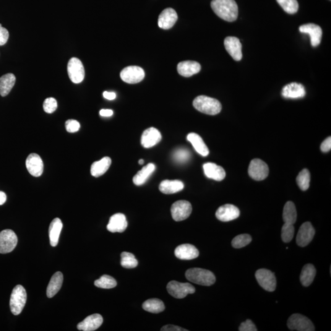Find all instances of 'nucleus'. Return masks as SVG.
<instances>
[{"instance_id": "f257e3e1", "label": "nucleus", "mask_w": 331, "mask_h": 331, "mask_svg": "<svg viewBox=\"0 0 331 331\" xmlns=\"http://www.w3.org/2000/svg\"><path fill=\"white\" fill-rule=\"evenodd\" d=\"M211 7L215 14L227 22L238 19V6L234 0H212Z\"/></svg>"}, {"instance_id": "f03ea898", "label": "nucleus", "mask_w": 331, "mask_h": 331, "mask_svg": "<svg viewBox=\"0 0 331 331\" xmlns=\"http://www.w3.org/2000/svg\"><path fill=\"white\" fill-rule=\"evenodd\" d=\"M193 105L200 113L210 116L220 113L222 108L220 101L204 95L198 96L195 99Z\"/></svg>"}, {"instance_id": "7ed1b4c3", "label": "nucleus", "mask_w": 331, "mask_h": 331, "mask_svg": "<svg viewBox=\"0 0 331 331\" xmlns=\"http://www.w3.org/2000/svg\"><path fill=\"white\" fill-rule=\"evenodd\" d=\"M186 277L187 280L191 282L202 286L212 285L216 281L215 276L213 272L200 268H191L188 269Z\"/></svg>"}, {"instance_id": "20e7f679", "label": "nucleus", "mask_w": 331, "mask_h": 331, "mask_svg": "<svg viewBox=\"0 0 331 331\" xmlns=\"http://www.w3.org/2000/svg\"><path fill=\"white\" fill-rule=\"evenodd\" d=\"M27 295L25 288L18 285L13 289L10 299V309L12 314L18 315L22 312L27 302Z\"/></svg>"}, {"instance_id": "39448f33", "label": "nucleus", "mask_w": 331, "mask_h": 331, "mask_svg": "<svg viewBox=\"0 0 331 331\" xmlns=\"http://www.w3.org/2000/svg\"><path fill=\"white\" fill-rule=\"evenodd\" d=\"M169 294L176 299H183L189 294H194L196 291L194 286L189 283H181L171 281L167 285Z\"/></svg>"}, {"instance_id": "423d86ee", "label": "nucleus", "mask_w": 331, "mask_h": 331, "mask_svg": "<svg viewBox=\"0 0 331 331\" xmlns=\"http://www.w3.org/2000/svg\"><path fill=\"white\" fill-rule=\"evenodd\" d=\"M287 325L289 329L291 331H314L315 327L311 320L308 318L301 314L292 315L289 318Z\"/></svg>"}, {"instance_id": "0eeeda50", "label": "nucleus", "mask_w": 331, "mask_h": 331, "mask_svg": "<svg viewBox=\"0 0 331 331\" xmlns=\"http://www.w3.org/2000/svg\"><path fill=\"white\" fill-rule=\"evenodd\" d=\"M171 212L174 221H181L186 220L191 215L192 204L186 200H177L172 205Z\"/></svg>"}, {"instance_id": "6e6552de", "label": "nucleus", "mask_w": 331, "mask_h": 331, "mask_svg": "<svg viewBox=\"0 0 331 331\" xmlns=\"http://www.w3.org/2000/svg\"><path fill=\"white\" fill-rule=\"evenodd\" d=\"M17 236L12 230L5 229L0 233V254L11 252L16 247Z\"/></svg>"}, {"instance_id": "1a4fd4ad", "label": "nucleus", "mask_w": 331, "mask_h": 331, "mask_svg": "<svg viewBox=\"0 0 331 331\" xmlns=\"http://www.w3.org/2000/svg\"><path fill=\"white\" fill-rule=\"evenodd\" d=\"M269 167L260 159H254L250 163L249 174L255 181H263L269 175Z\"/></svg>"}, {"instance_id": "9d476101", "label": "nucleus", "mask_w": 331, "mask_h": 331, "mask_svg": "<svg viewBox=\"0 0 331 331\" xmlns=\"http://www.w3.org/2000/svg\"><path fill=\"white\" fill-rule=\"evenodd\" d=\"M255 277L259 285L265 290L269 292L275 290L277 281L274 273L269 270L261 269L255 273Z\"/></svg>"}, {"instance_id": "9b49d317", "label": "nucleus", "mask_w": 331, "mask_h": 331, "mask_svg": "<svg viewBox=\"0 0 331 331\" xmlns=\"http://www.w3.org/2000/svg\"><path fill=\"white\" fill-rule=\"evenodd\" d=\"M67 73L73 83L82 82L85 77V69L82 62L75 57L70 59L67 64Z\"/></svg>"}, {"instance_id": "f8f14e48", "label": "nucleus", "mask_w": 331, "mask_h": 331, "mask_svg": "<svg viewBox=\"0 0 331 331\" xmlns=\"http://www.w3.org/2000/svg\"><path fill=\"white\" fill-rule=\"evenodd\" d=\"M121 77L124 82L134 84L141 82L144 79L145 72L144 69L139 66H130L122 70Z\"/></svg>"}, {"instance_id": "ddd939ff", "label": "nucleus", "mask_w": 331, "mask_h": 331, "mask_svg": "<svg viewBox=\"0 0 331 331\" xmlns=\"http://www.w3.org/2000/svg\"><path fill=\"white\" fill-rule=\"evenodd\" d=\"M315 231L310 222H306L301 225L296 237L297 244L300 247H306L311 243L314 238Z\"/></svg>"}, {"instance_id": "4468645a", "label": "nucleus", "mask_w": 331, "mask_h": 331, "mask_svg": "<svg viewBox=\"0 0 331 331\" xmlns=\"http://www.w3.org/2000/svg\"><path fill=\"white\" fill-rule=\"evenodd\" d=\"M215 215L218 220L227 222L238 218L240 215V210L235 205L225 204L218 208Z\"/></svg>"}, {"instance_id": "2eb2a0df", "label": "nucleus", "mask_w": 331, "mask_h": 331, "mask_svg": "<svg viewBox=\"0 0 331 331\" xmlns=\"http://www.w3.org/2000/svg\"><path fill=\"white\" fill-rule=\"evenodd\" d=\"M26 168L31 176L40 177L43 173V161L38 154L31 153L26 160Z\"/></svg>"}, {"instance_id": "dca6fc26", "label": "nucleus", "mask_w": 331, "mask_h": 331, "mask_svg": "<svg viewBox=\"0 0 331 331\" xmlns=\"http://www.w3.org/2000/svg\"><path fill=\"white\" fill-rule=\"evenodd\" d=\"M224 44H225L226 50L234 61H241L242 58V44L238 38L228 36L225 38Z\"/></svg>"}, {"instance_id": "f3484780", "label": "nucleus", "mask_w": 331, "mask_h": 331, "mask_svg": "<svg viewBox=\"0 0 331 331\" xmlns=\"http://www.w3.org/2000/svg\"><path fill=\"white\" fill-rule=\"evenodd\" d=\"M178 16L175 10L171 7L163 10L159 15L158 24L159 27L164 30L170 29L177 22Z\"/></svg>"}, {"instance_id": "a211bd4d", "label": "nucleus", "mask_w": 331, "mask_h": 331, "mask_svg": "<svg viewBox=\"0 0 331 331\" xmlns=\"http://www.w3.org/2000/svg\"><path fill=\"white\" fill-rule=\"evenodd\" d=\"M299 30L302 33L309 34L313 47L320 45L323 35L322 29L320 26L314 24V23H308V24L301 25V27H299Z\"/></svg>"}, {"instance_id": "6ab92c4d", "label": "nucleus", "mask_w": 331, "mask_h": 331, "mask_svg": "<svg viewBox=\"0 0 331 331\" xmlns=\"http://www.w3.org/2000/svg\"><path fill=\"white\" fill-rule=\"evenodd\" d=\"M127 226L126 217L123 213H118L110 218L107 229L111 233H123L126 230Z\"/></svg>"}, {"instance_id": "aec40b11", "label": "nucleus", "mask_w": 331, "mask_h": 331, "mask_svg": "<svg viewBox=\"0 0 331 331\" xmlns=\"http://www.w3.org/2000/svg\"><path fill=\"white\" fill-rule=\"evenodd\" d=\"M177 259L182 260H192L199 256L198 250L192 244L180 245L174 252Z\"/></svg>"}, {"instance_id": "412c9836", "label": "nucleus", "mask_w": 331, "mask_h": 331, "mask_svg": "<svg viewBox=\"0 0 331 331\" xmlns=\"http://www.w3.org/2000/svg\"><path fill=\"white\" fill-rule=\"evenodd\" d=\"M103 319L101 315L93 314L87 317L77 325V329L83 331H93L102 325Z\"/></svg>"}, {"instance_id": "4be33fe9", "label": "nucleus", "mask_w": 331, "mask_h": 331, "mask_svg": "<svg viewBox=\"0 0 331 331\" xmlns=\"http://www.w3.org/2000/svg\"><path fill=\"white\" fill-rule=\"evenodd\" d=\"M281 95L285 98H301L306 95V90L301 83L293 82L289 83L283 88Z\"/></svg>"}, {"instance_id": "5701e85b", "label": "nucleus", "mask_w": 331, "mask_h": 331, "mask_svg": "<svg viewBox=\"0 0 331 331\" xmlns=\"http://www.w3.org/2000/svg\"><path fill=\"white\" fill-rule=\"evenodd\" d=\"M161 138L160 132L155 128L151 127L143 132L141 144L145 148L152 147L161 141Z\"/></svg>"}, {"instance_id": "b1692460", "label": "nucleus", "mask_w": 331, "mask_h": 331, "mask_svg": "<svg viewBox=\"0 0 331 331\" xmlns=\"http://www.w3.org/2000/svg\"><path fill=\"white\" fill-rule=\"evenodd\" d=\"M201 69L199 63L195 61L180 62L177 65V71L182 76L189 77L199 72Z\"/></svg>"}, {"instance_id": "393cba45", "label": "nucleus", "mask_w": 331, "mask_h": 331, "mask_svg": "<svg viewBox=\"0 0 331 331\" xmlns=\"http://www.w3.org/2000/svg\"><path fill=\"white\" fill-rule=\"evenodd\" d=\"M204 174L208 178L216 181H223L226 177L225 169L222 167L213 163H207L203 165Z\"/></svg>"}, {"instance_id": "a878e982", "label": "nucleus", "mask_w": 331, "mask_h": 331, "mask_svg": "<svg viewBox=\"0 0 331 331\" xmlns=\"http://www.w3.org/2000/svg\"><path fill=\"white\" fill-rule=\"evenodd\" d=\"M184 188V184L181 181H178V180H176V181L165 180V181L161 182L160 186H159V190L164 194L171 195L182 191Z\"/></svg>"}, {"instance_id": "bb28decb", "label": "nucleus", "mask_w": 331, "mask_h": 331, "mask_svg": "<svg viewBox=\"0 0 331 331\" xmlns=\"http://www.w3.org/2000/svg\"><path fill=\"white\" fill-rule=\"evenodd\" d=\"M187 140L191 143L195 150L200 155L207 156L209 153V150L199 135L192 132L188 134Z\"/></svg>"}, {"instance_id": "cd10ccee", "label": "nucleus", "mask_w": 331, "mask_h": 331, "mask_svg": "<svg viewBox=\"0 0 331 331\" xmlns=\"http://www.w3.org/2000/svg\"><path fill=\"white\" fill-rule=\"evenodd\" d=\"M111 159L108 156L94 162L91 166L90 173L93 177H99L105 174L111 165Z\"/></svg>"}, {"instance_id": "c85d7f7f", "label": "nucleus", "mask_w": 331, "mask_h": 331, "mask_svg": "<svg viewBox=\"0 0 331 331\" xmlns=\"http://www.w3.org/2000/svg\"><path fill=\"white\" fill-rule=\"evenodd\" d=\"M63 223L61 219L56 218L52 221L49 229V238L52 247H56L58 245L60 235H61Z\"/></svg>"}, {"instance_id": "c756f323", "label": "nucleus", "mask_w": 331, "mask_h": 331, "mask_svg": "<svg viewBox=\"0 0 331 331\" xmlns=\"http://www.w3.org/2000/svg\"><path fill=\"white\" fill-rule=\"evenodd\" d=\"M64 275L61 272L55 273L52 276L48 288H47V296L49 298H53L62 288Z\"/></svg>"}, {"instance_id": "7c9ffc66", "label": "nucleus", "mask_w": 331, "mask_h": 331, "mask_svg": "<svg viewBox=\"0 0 331 331\" xmlns=\"http://www.w3.org/2000/svg\"><path fill=\"white\" fill-rule=\"evenodd\" d=\"M155 165L153 163L148 164L135 174L133 177V183L135 186H140L145 183L148 177L152 175L155 170Z\"/></svg>"}, {"instance_id": "2f4dec72", "label": "nucleus", "mask_w": 331, "mask_h": 331, "mask_svg": "<svg viewBox=\"0 0 331 331\" xmlns=\"http://www.w3.org/2000/svg\"><path fill=\"white\" fill-rule=\"evenodd\" d=\"M15 80V76L12 73H8L0 77V95L4 97L8 95L14 87Z\"/></svg>"}, {"instance_id": "473e14b6", "label": "nucleus", "mask_w": 331, "mask_h": 331, "mask_svg": "<svg viewBox=\"0 0 331 331\" xmlns=\"http://www.w3.org/2000/svg\"><path fill=\"white\" fill-rule=\"evenodd\" d=\"M316 269L314 265L307 264L305 265L301 271L300 281L302 285L309 286L311 285L316 275Z\"/></svg>"}, {"instance_id": "72a5a7b5", "label": "nucleus", "mask_w": 331, "mask_h": 331, "mask_svg": "<svg viewBox=\"0 0 331 331\" xmlns=\"http://www.w3.org/2000/svg\"><path fill=\"white\" fill-rule=\"evenodd\" d=\"M142 308L144 311L152 314H159L165 311V306L160 299L153 298L145 301L142 304Z\"/></svg>"}, {"instance_id": "f704fd0d", "label": "nucleus", "mask_w": 331, "mask_h": 331, "mask_svg": "<svg viewBox=\"0 0 331 331\" xmlns=\"http://www.w3.org/2000/svg\"><path fill=\"white\" fill-rule=\"evenodd\" d=\"M283 219L285 223L294 225L297 220V212L295 205L291 201L286 203L283 208Z\"/></svg>"}, {"instance_id": "c9c22d12", "label": "nucleus", "mask_w": 331, "mask_h": 331, "mask_svg": "<svg viewBox=\"0 0 331 331\" xmlns=\"http://www.w3.org/2000/svg\"><path fill=\"white\" fill-rule=\"evenodd\" d=\"M310 182H311V174L308 169H304L297 177V184L302 191H306L310 187Z\"/></svg>"}, {"instance_id": "e433bc0d", "label": "nucleus", "mask_w": 331, "mask_h": 331, "mask_svg": "<svg viewBox=\"0 0 331 331\" xmlns=\"http://www.w3.org/2000/svg\"><path fill=\"white\" fill-rule=\"evenodd\" d=\"M117 283L115 278L108 275H104L95 281L96 287L103 289H111L116 287Z\"/></svg>"}, {"instance_id": "4c0bfd02", "label": "nucleus", "mask_w": 331, "mask_h": 331, "mask_svg": "<svg viewBox=\"0 0 331 331\" xmlns=\"http://www.w3.org/2000/svg\"><path fill=\"white\" fill-rule=\"evenodd\" d=\"M121 265L126 269H133L138 265V262L133 254L124 252L121 254Z\"/></svg>"}, {"instance_id": "58836bf2", "label": "nucleus", "mask_w": 331, "mask_h": 331, "mask_svg": "<svg viewBox=\"0 0 331 331\" xmlns=\"http://www.w3.org/2000/svg\"><path fill=\"white\" fill-rule=\"evenodd\" d=\"M277 1L288 14H293L298 12L299 4L297 0H277Z\"/></svg>"}, {"instance_id": "ea45409f", "label": "nucleus", "mask_w": 331, "mask_h": 331, "mask_svg": "<svg viewBox=\"0 0 331 331\" xmlns=\"http://www.w3.org/2000/svg\"><path fill=\"white\" fill-rule=\"evenodd\" d=\"M252 242L251 236L249 234H240L232 241V246L235 249H241L249 245Z\"/></svg>"}, {"instance_id": "a19ab883", "label": "nucleus", "mask_w": 331, "mask_h": 331, "mask_svg": "<svg viewBox=\"0 0 331 331\" xmlns=\"http://www.w3.org/2000/svg\"><path fill=\"white\" fill-rule=\"evenodd\" d=\"M294 234V227L292 224L285 223L281 228V239L285 243L290 242Z\"/></svg>"}, {"instance_id": "79ce46f5", "label": "nucleus", "mask_w": 331, "mask_h": 331, "mask_svg": "<svg viewBox=\"0 0 331 331\" xmlns=\"http://www.w3.org/2000/svg\"><path fill=\"white\" fill-rule=\"evenodd\" d=\"M57 101L54 98H48L46 99L43 104L44 111L48 114H52L57 110Z\"/></svg>"}, {"instance_id": "37998d69", "label": "nucleus", "mask_w": 331, "mask_h": 331, "mask_svg": "<svg viewBox=\"0 0 331 331\" xmlns=\"http://www.w3.org/2000/svg\"><path fill=\"white\" fill-rule=\"evenodd\" d=\"M190 157V153L189 152V150L184 149V148H180V149L176 150L174 153V159L179 163L186 162V161L189 160Z\"/></svg>"}, {"instance_id": "c03bdc74", "label": "nucleus", "mask_w": 331, "mask_h": 331, "mask_svg": "<svg viewBox=\"0 0 331 331\" xmlns=\"http://www.w3.org/2000/svg\"><path fill=\"white\" fill-rule=\"evenodd\" d=\"M65 127L67 132L74 133V132L79 131L80 127V124L75 120H68L65 123Z\"/></svg>"}, {"instance_id": "a18cd8bd", "label": "nucleus", "mask_w": 331, "mask_h": 331, "mask_svg": "<svg viewBox=\"0 0 331 331\" xmlns=\"http://www.w3.org/2000/svg\"><path fill=\"white\" fill-rule=\"evenodd\" d=\"M240 331H257V327L254 323L250 320H247L246 322L242 323L239 328Z\"/></svg>"}, {"instance_id": "49530a36", "label": "nucleus", "mask_w": 331, "mask_h": 331, "mask_svg": "<svg viewBox=\"0 0 331 331\" xmlns=\"http://www.w3.org/2000/svg\"><path fill=\"white\" fill-rule=\"evenodd\" d=\"M9 36V31L6 28L2 27L0 23V46H4L8 41Z\"/></svg>"}, {"instance_id": "de8ad7c7", "label": "nucleus", "mask_w": 331, "mask_h": 331, "mask_svg": "<svg viewBox=\"0 0 331 331\" xmlns=\"http://www.w3.org/2000/svg\"><path fill=\"white\" fill-rule=\"evenodd\" d=\"M323 152L327 153L330 152L331 148V137H328L322 142L320 147Z\"/></svg>"}, {"instance_id": "09e8293b", "label": "nucleus", "mask_w": 331, "mask_h": 331, "mask_svg": "<svg viewBox=\"0 0 331 331\" xmlns=\"http://www.w3.org/2000/svg\"><path fill=\"white\" fill-rule=\"evenodd\" d=\"M161 331H187L188 330L183 329L177 326L173 325H166L161 328Z\"/></svg>"}, {"instance_id": "8fccbe9b", "label": "nucleus", "mask_w": 331, "mask_h": 331, "mask_svg": "<svg viewBox=\"0 0 331 331\" xmlns=\"http://www.w3.org/2000/svg\"><path fill=\"white\" fill-rule=\"evenodd\" d=\"M103 96L104 98L108 100H114L116 98V94L114 92H104Z\"/></svg>"}, {"instance_id": "3c124183", "label": "nucleus", "mask_w": 331, "mask_h": 331, "mask_svg": "<svg viewBox=\"0 0 331 331\" xmlns=\"http://www.w3.org/2000/svg\"><path fill=\"white\" fill-rule=\"evenodd\" d=\"M100 114L102 117H111L113 115V111L111 109H101Z\"/></svg>"}, {"instance_id": "603ef678", "label": "nucleus", "mask_w": 331, "mask_h": 331, "mask_svg": "<svg viewBox=\"0 0 331 331\" xmlns=\"http://www.w3.org/2000/svg\"><path fill=\"white\" fill-rule=\"evenodd\" d=\"M7 199L6 195L5 193L0 191V205L4 204Z\"/></svg>"}, {"instance_id": "864d4df0", "label": "nucleus", "mask_w": 331, "mask_h": 331, "mask_svg": "<svg viewBox=\"0 0 331 331\" xmlns=\"http://www.w3.org/2000/svg\"><path fill=\"white\" fill-rule=\"evenodd\" d=\"M144 161L143 160H140L139 161V165H143V164H144Z\"/></svg>"}]
</instances>
